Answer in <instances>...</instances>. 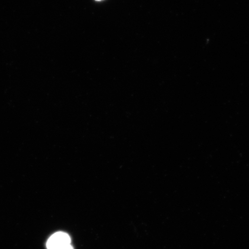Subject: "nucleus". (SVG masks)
<instances>
[{
    "instance_id": "nucleus-1",
    "label": "nucleus",
    "mask_w": 249,
    "mask_h": 249,
    "mask_svg": "<svg viewBox=\"0 0 249 249\" xmlns=\"http://www.w3.org/2000/svg\"><path fill=\"white\" fill-rule=\"evenodd\" d=\"M71 238L68 233L57 232L52 235L47 242L48 249H61L71 245Z\"/></svg>"
},
{
    "instance_id": "nucleus-2",
    "label": "nucleus",
    "mask_w": 249,
    "mask_h": 249,
    "mask_svg": "<svg viewBox=\"0 0 249 249\" xmlns=\"http://www.w3.org/2000/svg\"><path fill=\"white\" fill-rule=\"evenodd\" d=\"M61 249H73V248L72 247V246L70 245L67 246V247L62 248Z\"/></svg>"
},
{
    "instance_id": "nucleus-3",
    "label": "nucleus",
    "mask_w": 249,
    "mask_h": 249,
    "mask_svg": "<svg viewBox=\"0 0 249 249\" xmlns=\"http://www.w3.org/2000/svg\"><path fill=\"white\" fill-rule=\"evenodd\" d=\"M98 1H100V0H98Z\"/></svg>"
}]
</instances>
